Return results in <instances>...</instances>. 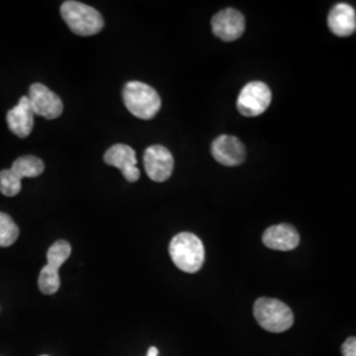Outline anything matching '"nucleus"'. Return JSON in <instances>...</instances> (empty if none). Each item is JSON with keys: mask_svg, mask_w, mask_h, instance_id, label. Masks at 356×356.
<instances>
[{"mask_svg": "<svg viewBox=\"0 0 356 356\" xmlns=\"http://www.w3.org/2000/svg\"><path fill=\"white\" fill-rule=\"evenodd\" d=\"M144 168L147 176L154 182H164L172 176L175 159L164 145H151L144 152Z\"/></svg>", "mask_w": 356, "mask_h": 356, "instance_id": "obj_8", "label": "nucleus"}, {"mask_svg": "<svg viewBox=\"0 0 356 356\" xmlns=\"http://www.w3.org/2000/svg\"><path fill=\"white\" fill-rule=\"evenodd\" d=\"M7 124L11 132L22 139L31 135L35 126V115L29 106L28 97H22L19 103L8 111Z\"/></svg>", "mask_w": 356, "mask_h": 356, "instance_id": "obj_13", "label": "nucleus"}, {"mask_svg": "<svg viewBox=\"0 0 356 356\" xmlns=\"http://www.w3.org/2000/svg\"><path fill=\"white\" fill-rule=\"evenodd\" d=\"M211 154L222 165H241L245 160V147L236 136L220 135L211 144Z\"/></svg>", "mask_w": 356, "mask_h": 356, "instance_id": "obj_11", "label": "nucleus"}, {"mask_svg": "<svg viewBox=\"0 0 356 356\" xmlns=\"http://www.w3.org/2000/svg\"><path fill=\"white\" fill-rule=\"evenodd\" d=\"M22 191V181L13 176L10 169L0 172V193L6 197H15Z\"/></svg>", "mask_w": 356, "mask_h": 356, "instance_id": "obj_17", "label": "nucleus"}, {"mask_svg": "<svg viewBox=\"0 0 356 356\" xmlns=\"http://www.w3.org/2000/svg\"><path fill=\"white\" fill-rule=\"evenodd\" d=\"M272 102V92L261 81H252L243 88L236 107L241 114L247 118H254L264 114Z\"/></svg>", "mask_w": 356, "mask_h": 356, "instance_id": "obj_6", "label": "nucleus"}, {"mask_svg": "<svg viewBox=\"0 0 356 356\" xmlns=\"http://www.w3.org/2000/svg\"><path fill=\"white\" fill-rule=\"evenodd\" d=\"M327 24L335 36L348 38L354 35L356 31L355 8L346 3L334 6L329 13Z\"/></svg>", "mask_w": 356, "mask_h": 356, "instance_id": "obj_14", "label": "nucleus"}, {"mask_svg": "<svg viewBox=\"0 0 356 356\" xmlns=\"http://www.w3.org/2000/svg\"><path fill=\"white\" fill-rule=\"evenodd\" d=\"M147 356H159V350H157V347H149L148 348V353H147Z\"/></svg>", "mask_w": 356, "mask_h": 356, "instance_id": "obj_19", "label": "nucleus"}, {"mask_svg": "<svg viewBox=\"0 0 356 356\" xmlns=\"http://www.w3.org/2000/svg\"><path fill=\"white\" fill-rule=\"evenodd\" d=\"M44 169L45 165L41 159L32 154H26L15 160L10 170L19 181H23L24 178L38 177L40 175H42Z\"/></svg>", "mask_w": 356, "mask_h": 356, "instance_id": "obj_15", "label": "nucleus"}, {"mask_svg": "<svg viewBox=\"0 0 356 356\" xmlns=\"http://www.w3.org/2000/svg\"><path fill=\"white\" fill-rule=\"evenodd\" d=\"M41 356H48V355H41Z\"/></svg>", "mask_w": 356, "mask_h": 356, "instance_id": "obj_20", "label": "nucleus"}, {"mask_svg": "<svg viewBox=\"0 0 356 356\" xmlns=\"http://www.w3.org/2000/svg\"><path fill=\"white\" fill-rule=\"evenodd\" d=\"M19 234L20 231L13 218L6 213H0V247L13 245L17 241Z\"/></svg>", "mask_w": 356, "mask_h": 356, "instance_id": "obj_16", "label": "nucleus"}, {"mask_svg": "<svg viewBox=\"0 0 356 356\" xmlns=\"http://www.w3.org/2000/svg\"><path fill=\"white\" fill-rule=\"evenodd\" d=\"M122 95L128 111L141 120L152 119L161 108V98L159 92L140 81H131L126 83Z\"/></svg>", "mask_w": 356, "mask_h": 356, "instance_id": "obj_2", "label": "nucleus"}, {"mask_svg": "<svg viewBox=\"0 0 356 356\" xmlns=\"http://www.w3.org/2000/svg\"><path fill=\"white\" fill-rule=\"evenodd\" d=\"M169 254L178 269L197 273L204 263V243L191 232H181L170 241Z\"/></svg>", "mask_w": 356, "mask_h": 356, "instance_id": "obj_1", "label": "nucleus"}, {"mask_svg": "<svg viewBox=\"0 0 356 356\" xmlns=\"http://www.w3.org/2000/svg\"><path fill=\"white\" fill-rule=\"evenodd\" d=\"M213 33L223 41H235L242 38L245 29V19L235 8H226L216 13L211 20Z\"/></svg>", "mask_w": 356, "mask_h": 356, "instance_id": "obj_10", "label": "nucleus"}, {"mask_svg": "<svg viewBox=\"0 0 356 356\" xmlns=\"http://www.w3.org/2000/svg\"><path fill=\"white\" fill-rule=\"evenodd\" d=\"M342 353L344 356H356V339L355 337L348 338L343 346H342Z\"/></svg>", "mask_w": 356, "mask_h": 356, "instance_id": "obj_18", "label": "nucleus"}, {"mask_svg": "<svg viewBox=\"0 0 356 356\" xmlns=\"http://www.w3.org/2000/svg\"><path fill=\"white\" fill-rule=\"evenodd\" d=\"M263 243L275 251H292L300 244V234L291 225H276L264 231Z\"/></svg>", "mask_w": 356, "mask_h": 356, "instance_id": "obj_12", "label": "nucleus"}, {"mask_svg": "<svg viewBox=\"0 0 356 356\" xmlns=\"http://www.w3.org/2000/svg\"><path fill=\"white\" fill-rule=\"evenodd\" d=\"M61 16L65 23L78 36H92L104 26L102 15L88 4L69 0L61 6Z\"/></svg>", "mask_w": 356, "mask_h": 356, "instance_id": "obj_3", "label": "nucleus"}, {"mask_svg": "<svg viewBox=\"0 0 356 356\" xmlns=\"http://www.w3.org/2000/svg\"><path fill=\"white\" fill-rule=\"evenodd\" d=\"M104 163L118 168L128 182H136L140 178L138 159L134 148L126 144H115L104 153Z\"/></svg>", "mask_w": 356, "mask_h": 356, "instance_id": "obj_9", "label": "nucleus"}, {"mask_svg": "<svg viewBox=\"0 0 356 356\" xmlns=\"http://www.w3.org/2000/svg\"><path fill=\"white\" fill-rule=\"evenodd\" d=\"M254 317L257 323L270 332L289 330L294 322L292 309L280 300L261 297L254 305Z\"/></svg>", "mask_w": 356, "mask_h": 356, "instance_id": "obj_4", "label": "nucleus"}, {"mask_svg": "<svg viewBox=\"0 0 356 356\" xmlns=\"http://www.w3.org/2000/svg\"><path fill=\"white\" fill-rule=\"evenodd\" d=\"M72 254V245L66 241L53 243L48 250V263L42 267L38 276V288L44 294H54L58 292L61 281L58 270Z\"/></svg>", "mask_w": 356, "mask_h": 356, "instance_id": "obj_5", "label": "nucleus"}, {"mask_svg": "<svg viewBox=\"0 0 356 356\" xmlns=\"http://www.w3.org/2000/svg\"><path fill=\"white\" fill-rule=\"evenodd\" d=\"M28 101L33 115L42 116L48 120L57 119L64 111L61 98L42 83H33L29 88Z\"/></svg>", "mask_w": 356, "mask_h": 356, "instance_id": "obj_7", "label": "nucleus"}]
</instances>
